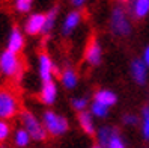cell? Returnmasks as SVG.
<instances>
[{
    "mask_svg": "<svg viewBox=\"0 0 149 148\" xmlns=\"http://www.w3.org/2000/svg\"><path fill=\"white\" fill-rule=\"evenodd\" d=\"M0 69L8 77H18L21 74V62L18 56L9 50L3 51L0 56Z\"/></svg>",
    "mask_w": 149,
    "mask_h": 148,
    "instance_id": "1",
    "label": "cell"
},
{
    "mask_svg": "<svg viewBox=\"0 0 149 148\" xmlns=\"http://www.w3.org/2000/svg\"><path fill=\"white\" fill-rule=\"evenodd\" d=\"M110 27L113 33L119 35V36H127L131 32V24L128 21V17L122 8H115L110 17Z\"/></svg>",
    "mask_w": 149,
    "mask_h": 148,
    "instance_id": "2",
    "label": "cell"
},
{
    "mask_svg": "<svg viewBox=\"0 0 149 148\" xmlns=\"http://www.w3.org/2000/svg\"><path fill=\"white\" fill-rule=\"evenodd\" d=\"M21 121H23V126H24V130L29 133V136L35 141H44L45 139V128H44L39 121L35 118L30 112L24 110L21 114Z\"/></svg>",
    "mask_w": 149,
    "mask_h": 148,
    "instance_id": "3",
    "label": "cell"
},
{
    "mask_svg": "<svg viewBox=\"0 0 149 148\" xmlns=\"http://www.w3.org/2000/svg\"><path fill=\"white\" fill-rule=\"evenodd\" d=\"M44 126L53 136H59L68 130V121L63 116L56 115L54 112H45L44 114Z\"/></svg>",
    "mask_w": 149,
    "mask_h": 148,
    "instance_id": "4",
    "label": "cell"
},
{
    "mask_svg": "<svg viewBox=\"0 0 149 148\" xmlns=\"http://www.w3.org/2000/svg\"><path fill=\"white\" fill-rule=\"evenodd\" d=\"M18 110V101L6 89H0V118H12Z\"/></svg>",
    "mask_w": 149,
    "mask_h": 148,
    "instance_id": "5",
    "label": "cell"
},
{
    "mask_svg": "<svg viewBox=\"0 0 149 148\" xmlns=\"http://www.w3.org/2000/svg\"><path fill=\"white\" fill-rule=\"evenodd\" d=\"M44 24H45V15L44 14H33L27 18L24 27L29 35H38L44 30Z\"/></svg>",
    "mask_w": 149,
    "mask_h": 148,
    "instance_id": "6",
    "label": "cell"
},
{
    "mask_svg": "<svg viewBox=\"0 0 149 148\" xmlns=\"http://www.w3.org/2000/svg\"><path fill=\"white\" fill-rule=\"evenodd\" d=\"M86 60L91 65H100L101 64V47L96 39H91L86 47Z\"/></svg>",
    "mask_w": 149,
    "mask_h": 148,
    "instance_id": "7",
    "label": "cell"
},
{
    "mask_svg": "<svg viewBox=\"0 0 149 148\" xmlns=\"http://www.w3.org/2000/svg\"><path fill=\"white\" fill-rule=\"evenodd\" d=\"M53 69H54V67H53V62H51L50 56L45 53H41V56H39V76L44 80V83L51 80Z\"/></svg>",
    "mask_w": 149,
    "mask_h": 148,
    "instance_id": "8",
    "label": "cell"
},
{
    "mask_svg": "<svg viewBox=\"0 0 149 148\" xmlns=\"http://www.w3.org/2000/svg\"><path fill=\"white\" fill-rule=\"evenodd\" d=\"M131 74H133L134 80L139 83V85H143L146 82V77H148V73H146V65L143 60H133L131 64Z\"/></svg>",
    "mask_w": 149,
    "mask_h": 148,
    "instance_id": "9",
    "label": "cell"
},
{
    "mask_svg": "<svg viewBox=\"0 0 149 148\" xmlns=\"http://www.w3.org/2000/svg\"><path fill=\"white\" fill-rule=\"evenodd\" d=\"M23 46H24L23 35H21V32L17 29V27H14L12 32H11V35H9V39H8V50L17 55L23 48Z\"/></svg>",
    "mask_w": 149,
    "mask_h": 148,
    "instance_id": "10",
    "label": "cell"
},
{
    "mask_svg": "<svg viewBox=\"0 0 149 148\" xmlns=\"http://www.w3.org/2000/svg\"><path fill=\"white\" fill-rule=\"evenodd\" d=\"M80 20H81V14L78 12V11L69 12V14L66 15L65 21H63V26H62V32H63V35H69V33H71V32L77 27V26H78Z\"/></svg>",
    "mask_w": 149,
    "mask_h": 148,
    "instance_id": "11",
    "label": "cell"
},
{
    "mask_svg": "<svg viewBox=\"0 0 149 148\" xmlns=\"http://www.w3.org/2000/svg\"><path fill=\"white\" fill-rule=\"evenodd\" d=\"M56 94H57V89H56V85L53 82H45L42 86V91H41V98L45 104H53L54 100H56Z\"/></svg>",
    "mask_w": 149,
    "mask_h": 148,
    "instance_id": "12",
    "label": "cell"
},
{
    "mask_svg": "<svg viewBox=\"0 0 149 148\" xmlns=\"http://www.w3.org/2000/svg\"><path fill=\"white\" fill-rule=\"evenodd\" d=\"M95 101L96 103H100V104H104V106H113V104H116L118 98H116V95L113 94L111 91H106V89H102V91H98L95 94Z\"/></svg>",
    "mask_w": 149,
    "mask_h": 148,
    "instance_id": "13",
    "label": "cell"
},
{
    "mask_svg": "<svg viewBox=\"0 0 149 148\" xmlns=\"http://www.w3.org/2000/svg\"><path fill=\"white\" fill-rule=\"evenodd\" d=\"M78 123H80L83 132L87 133V135H93L95 133V127H93V121H92V116L87 114V112H81L78 115Z\"/></svg>",
    "mask_w": 149,
    "mask_h": 148,
    "instance_id": "14",
    "label": "cell"
},
{
    "mask_svg": "<svg viewBox=\"0 0 149 148\" xmlns=\"http://www.w3.org/2000/svg\"><path fill=\"white\" fill-rule=\"evenodd\" d=\"M116 133H118V130L110 128V127H102V128H100V132H98V142H100V147H107L109 142H110V139L115 136Z\"/></svg>",
    "mask_w": 149,
    "mask_h": 148,
    "instance_id": "15",
    "label": "cell"
},
{
    "mask_svg": "<svg viewBox=\"0 0 149 148\" xmlns=\"http://www.w3.org/2000/svg\"><path fill=\"white\" fill-rule=\"evenodd\" d=\"M149 12V0H134L133 5V14L137 18H143Z\"/></svg>",
    "mask_w": 149,
    "mask_h": 148,
    "instance_id": "16",
    "label": "cell"
},
{
    "mask_svg": "<svg viewBox=\"0 0 149 148\" xmlns=\"http://www.w3.org/2000/svg\"><path fill=\"white\" fill-rule=\"evenodd\" d=\"M56 18H57V8H53V9H50L48 14L45 15V24H44L42 33H50V30L54 27Z\"/></svg>",
    "mask_w": 149,
    "mask_h": 148,
    "instance_id": "17",
    "label": "cell"
},
{
    "mask_svg": "<svg viewBox=\"0 0 149 148\" xmlns=\"http://www.w3.org/2000/svg\"><path fill=\"white\" fill-rule=\"evenodd\" d=\"M62 82H63V85L66 86V88H74V86L77 85V74L72 71V69H65L63 71V74H62Z\"/></svg>",
    "mask_w": 149,
    "mask_h": 148,
    "instance_id": "18",
    "label": "cell"
},
{
    "mask_svg": "<svg viewBox=\"0 0 149 148\" xmlns=\"http://www.w3.org/2000/svg\"><path fill=\"white\" fill-rule=\"evenodd\" d=\"M29 141H30V136L26 130H18L15 133V144L18 147H26L29 144Z\"/></svg>",
    "mask_w": 149,
    "mask_h": 148,
    "instance_id": "19",
    "label": "cell"
},
{
    "mask_svg": "<svg viewBox=\"0 0 149 148\" xmlns=\"http://www.w3.org/2000/svg\"><path fill=\"white\" fill-rule=\"evenodd\" d=\"M107 110H109L107 106H104V104H100V103L93 101V104H92V114H93L95 116H100V118L106 116V115H107Z\"/></svg>",
    "mask_w": 149,
    "mask_h": 148,
    "instance_id": "20",
    "label": "cell"
},
{
    "mask_svg": "<svg viewBox=\"0 0 149 148\" xmlns=\"http://www.w3.org/2000/svg\"><path fill=\"white\" fill-rule=\"evenodd\" d=\"M33 0H15V8L18 12H27L30 11Z\"/></svg>",
    "mask_w": 149,
    "mask_h": 148,
    "instance_id": "21",
    "label": "cell"
},
{
    "mask_svg": "<svg viewBox=\"0 0 149 148\" xmlns=\"http://www.w3.org/2000/svg\"><path fill=\"white\" fill-rule=\"evenodd\" d=\"M143 136L149 139V106L143 107Z\"/></svg>",
    "mask_w": 149,
    "mask_h": 148,
    "instance_id": "22",
    "label": "cell"
},
{
    "mask_svg": "<svg viewBox=\"0 0 149 148\" xmlns=\"http://www.w3.org/2000/svg\"><path fill=\"white\" fill-rule=\"evenodd\" d=\"M87 106V97H80V98H72V107L83 112Z\"/></svg>",
    "mask_w": 149,
    "mask_h": 148,
    "instance_id": "23",
    "label": "cell"
},
{
    "mask_svg": "<svg viewBox=\"0 0 149 148\" xmlns=\"http://www.w3.org/2000/svg\"><path fill=\"white\" fill-rule=\"evenodd\" d=\"M107 148H125V144H124V141L120 139L119 133H116L115 136L110 139V142H109Z\"/></svg>",
    "mask_w": 149,
    "mask_h": 148,
    "instance_id": "24",
    "label": "cell"
},
{
    "mask_svg": "<svg viewBox=\"0 0 149 148\" xmlns=\"http://www.w3.org/2000/svg\"><path fill=\"white\" fill-rule=\"evenodd\" d=\"M9 135V124L5 123V121H0V142L5 141Z\"/></svg>",
    "mask_w": 149,
    "mask_h": 148,
    "instance_id": "25",
    "label": "cell"
},
{
    "mask_svg": "<svg viewBox=\"0 0 149 148\" xmlns=\"http://www.w3.org/2000/svg\"><path fill=\"white\" fill-rule=\"evenodd\" d=\"M137 116H134V115H125L124 116V123L125 124H128V126H134V124H137Z\"/></svg>",
    "mask_w": 149,
    "mask_h": 148,
    "instance_id": "26",
    "label": "cell"
},
{
    "mask_svg": "<svg viewBox=\"0 0 149 148\" xmlns=\"http://www.w3.org/2000/svg\"><path fill=\"white\" fill-rule=\"evenodd\" d=\"M143 62H145V65L149 67V47H146L145 53H143Z\"/></svg>",
    "mask_w": 149,
    "mask_h": 148,
    "instance_id": "27",
    "label": "cell"
},
{
    "mask_svg": "<svg viewBox=\"0 0 149 148\" xmlns=\"http://www.w3.org/2000/svg\"><path fill=\"white\" fill-rule=\"evenodd\" d=\"M71 2H72L74 6H81V5L86 2V0H71Z\"/></svg>",
    "mask_w": 149,
    "mask_h": 148,
    "instance_id": "28",
    "label": "cell"
},
{
    "mask_svg": "<svg viewBox=\"0 0 149 148\" xmlns=\"http://www.w3.org/2000/svg\"><path fill=\"white\" fill-rule=\"evenodd\" d=\"M92 148H102V147H100V145H95V147H92Z\"/></svg>",
    "mask_w": 149,
    "mask_h": 148,
    "instance_id": "29",
    "label": "cell"
},
{
    "mask_svg": "<svg viewBox=\"0 0 149 148\" xmlns=\"http://www.w3.org/2000/svg\"><path fill=\"white\" fill-rule=\"evenodd\" d=\"M122 2H130V0H122Z\"/></svg>",
    "mask_w": 149,
    "mask_h": 148,
    "instance_id": "30",
    "label": "cell"
},
{
    "mask_svg": "<svg viewBox=\"0 0 149 148\" xmlns=\"http://www.w3.org/2000/svg\"><path fill=\"white\" fill-rule=\"evenodd\" d=\"M0 148H2V147H0Z\"/></svg>",
    "mask_w": 149,
    "mask_h": 148,
    "instance_id": "31",
    "label": "cell"
}]
</instances>
